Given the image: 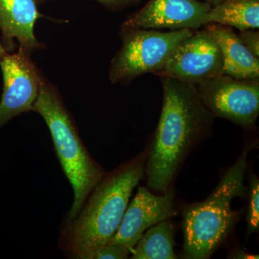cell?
Masks as SVG:
<instances>
[{"label": "cell", "mask_w": 259, "mask_h": 259, "mask_svg": "<svg viewBox=\"0 0 259 259\" xmlns=\"http://www.w3.org/2000/svg\"><path fill=\"white\" fill-rule=\"evenodd\" d=\"M144 171V158H139L102 177L77 215L61 231L60 246L66 254L75 259H94L111 241Z\"/></svg>", "instance_id": "7a4b0ae2"}, {"label": "cell", "mask_w": 259, "mask_h": 259, "mask_svg": "<svg viewBox=\"0 0 259 259\" xmlns=\"http://www.w3.org/2000/svg\"><path fill=\"white\" fill-rule=\"evenodd\" d=\"M226 25L239 30L258 29L259 0H223L211 7L207 24Z\"/></svg>", "instance_id": "4fadbf2b"}, {"label": "cell", "mask_w": 259, "mask_h": 259, "mask_svg": "<svg viewBox=\"0 0 259 259\" xmlns=\"http://www.w3.org/2000/svg\"><path fill=\"white\" fill-rule=\"evenodd\" d=\"M248 152L243 151L205 200L185 209L182 228L186 258H209L234 226L238 212L231 208V202L246 192L243 182Z\"/></svg>", "instance_id": "277c9868"}, {"label": "cell", "mask_w": 259, "mask_h": 259, "mask_svg": "<svg viewBox=\"0 0 259 259\" xmlns=\"http://www.w3.org/2000/svg\"><path fill=\"white\" fill-rule=\"evenodd\" d=\"M202 103L214 117L249 127L259 115V78L238 79L220 75L195 85Z\"/></svg>", "instance_id": "8992f818"}, {"label": "cell", "mask_w": 259, "mask_h": 259, "mask_svg": "<svg viewBox=\"0 0 259 259\" xmlns=\"http://www.w3.org/2000/svg\"><path fill=\"white\" fill-rule=\"evenodd\" d=\"M221 48L223 74L238 79L259 78V58L245 47L233 28L218 24L204 25Z\"/></svg>", "instance_id": "7c38bea8"}, {"label": "cell", "mask_w": 259, "mask_h": 259, "mask_svg": "<svg viewBox=\"0 0 259 259\" xmlns=\"http://www.w3.org/2000/svg\"><path fill=\"white\" fill-rule=\"evenodd\" d=\"M193 32L190 29L160 31L153 29H122V45L110 64L112 83H128L141 75H156L177 46Z\"/></svg>", "instance_id": "5b68a950"}, {"label": "cell", "mask_w": 259, "mask_h": 259, "mask_svg": "<svg viewBox=\"0 0 259 259\" xmlns=\"http://www.w3.org/2000/svg\"><path fill=\"white\" fill-rule=\"evenodd\" d=\"M249 203L247 213V233L258 232L259 229V182L253 175L250 180Z\"/></svg>", "instance_id": "9a60e30c"}, {"label": "cell", "mask_w": 259, "mask_h": 259, "mask_svg": "<svg viewBox=\"0 0 259 259\" xmlns=\"http://www.w3.org/2000/svg\"><path fill=\"white\" fill-rule=\"evenodd\" d=\"M131 250L125 245L115 242H109L95 255L94 259H125L128 258Z\"/></svg>", "instance_id": "2e32d148"}, {"label": "cell", "mask_w": 259, "mask_h": 259, "mask_svg": "<svg viewBox=\"0 0 259 259\" xmlns=\"http://www.w3.org/2000/svg\"><path fill=\"white\" fill-rule=\"evenodd\" d=\"M7 51L5 50V49L4 47H3V46L1 44H0V59H2V58L4 57L5 55H7Z\"/></svg>", "instance_id": "44dd1931"}, {"label": "cell", "mask_w": 259, "mask_h": 259, "mask_svg": "<svg viewBox=\"0 0 259 259\" xmlns=\"http://www.w3.org/2000/svg\"><path fill=\"white\" fill-rule=\"evenodd\" d=\"M233 258L242 259L258 258V255L249 254V253H247L246 252H244L243 250H239V251L236 252Z\"/></svg>", "instance_id": "d6986e66"}, {"label": "cell", "mask_w": 259, "mask_h": 259, "mask_svg": "<svg viewBox=\"0 0 259 259\" xmlns=\"http://www.w3.org/2000/svg\"><path fill=\"white\" fill-rule=\"evenodd\" d=\"M32 111L47 122L56 154L74 192L72 205L66 222L74 219L87 199L103 177V171L90 156L60 95L42 79Z\"/></svg>", "instance_id": "3957f363"}, {"label": "cell", "mask_w": 259, "mask_h": 259, "mask_svg": "<svg viewBox=\"0 0 259 259\" xmlns=\"http://www.w3.org/2000/svg\"><path fill=\"white\" fill-rule=\"evenodd\" d=\"M160 78L163 104L146 172L149 187L166 192L187 151L209 131L214 116L202 103L195 85Z\"/></svg>", "instance_id": "6da1fadb"}, {"label": "cell", "mask_w": 259, "mask_h": 259, "mask_svg": "<svg viewBox=\"0 0 259 259\" xmlns=\"http://www.w3.org/2000/svg\"><path fill=\"white\" fill-rule=\"evenodd\" d=\"M175 232L168 220L151 228L131 250L133 259H175Z\"/></svg>", "instance_id": "5bb4252c"}, {"label": "cell", "mask_w": 259, "mask_h": 259, "mask_svg": "<svg viewBox=\"0 0 259 259\" xmlns=\"http://www.w3.org/2000/svg\"><path fill=\"white\" fill-rule=\"evenodd\" d=\"M173 199L171 191H166L164 195L156 196L144 187H139L110 242L125 245L131 251L146 230L175 214Z\"/></svg>", "instance_id": "30bf717a"}, {"label": "cell", "mask_w": 259, "mask_h": 259, "mask_svg": "<svg viewBox=\"0 0 259 259\" xmlns=\"http://www.w3.org/2000/svg\"><path fill=\"white\" fill-rule=\"evenodd\" d=\"M111 10H120L139 4L141 0H97Z\"/></svg>", "instance_id": "ac0fdd59"}, {"label": "cell", "mask_w": 259, "mask_h": 259, "mask_svg": "<svg viewBox=\"0 0 259 259\" xmlns=\"http://www.w3.org/2000/svg\"><path fill=\"white\" fill-rule=\"evenodd\" d=\"M198 1L202 2V3H207L211 6H215L221 3V2L223 1V0H198Z\"/></svg>", "instance_id": "ffe728a7"}, {"label": "cell", "mask_w": 259, "mask_h": 259, "mask_svg": "<svg viewBox=\"0 0 259 259\" xmlns=\"http://www.w3.org/2000/svg\"><path fill=\"white\" fill-rule=\"evenodd\" d=\"M20 49L0 59L4 90L0 102V127L23 112L32 111L44 77L30 59Z\"/></svg>", "instance_id": "ba28073f"}, {"label": "cell", "mask_w": 259, "mask_h": 259, "mask_svg": "<svg viewBox=\"0 0 259 259\" xmlns=\"http://www.w3.org/2000/svg\"><path fill=\"white\" fill-rule=\"evenodd\" d=\"M42 15L34 0H0V28L3 32L5 50L14 49V38L21 50L30 53L42 45L34 35L35 22Z\"/></svg>", "instance_id": "8fae6325"}, {"label": "cell", "mask_w": 259, "mask_h": 259, "mask_svg": "<svg viewBox=\"0 0 259 259\" xmlns=\"http://www.w3.org/2000/svg\"><path fill=\"white\" fill-rule=\"evenodd\" d=\"M240 40L248 51L259 58V32L258 29H248L240 31L238 35Z\"/></svg>", "instance_id": "e0dca14e"}, {"label": "cell", "mask_w": 259, "mask_h": 259, "mask_svg": "<svg viewBox=\"0 0 259 259\" xmlns=\"http://www.w3.org/2000/svg\"><path fill=\"white\" fill-rule=\"evenodd\" d=\"M211 7L198 0H148L141 10L127 17L122 29L197 30L207 25Z\"/></svg>", "instance_id": "9c48e42d"}, {"label": "cell", "mask_w": 259, "mask_h": 259, "mask_svg": "<svg viewBox=\"0 0 259 259\" xmlns=\"http://www.w3.org/2000/svg\"><path fill=\"white\" fill-rule=\"evenodd\" d=\"M223 74L221 48L210 31L204 26L194 30L179 44L156 76L173 78L197 85Z\"/></svg>", "instance_id": "52a82bcc"}]
</instances>
